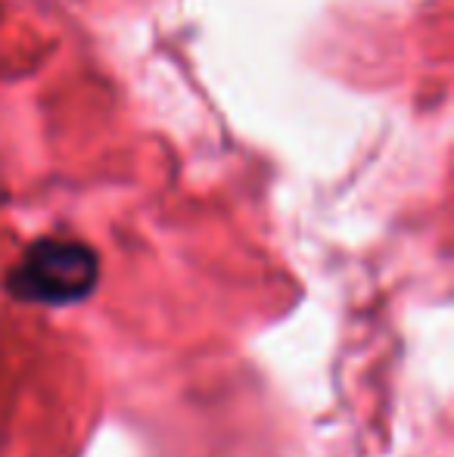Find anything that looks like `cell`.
<instances>
[{
	"label": "cell",
	"mask_w": 454,
	"mask_h": 457,
	"mask_svg": "<svg viewBox=\"0 0 454 457\" xmlns=\"http://www.w3.org/2000/svg\"><path fill=\"white\" fill-rule=\"evenodd\" d=\"M97 277L100 262L91 246L47 237L25 249L6 274V289L12 299L31 305H72L97 287Z\"/></svg>",
	"instance_id": "obj_1"
}]
</instances>
